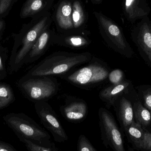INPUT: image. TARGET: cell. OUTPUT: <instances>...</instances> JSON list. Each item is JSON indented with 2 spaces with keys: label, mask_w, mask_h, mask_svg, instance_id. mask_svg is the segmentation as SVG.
Wrapping results in <instances>:
<instances>
[{
  "label": "cell",
  "mask_w": 151,
  "mask_h": 151,
  "mask_svg": "<svg viewBox=\"0 0 151 151\" xmlns=\"http://www.w3.org/2000/svg\"><path fill=\"white\" fill-rule=\"evenodd\" d=\"M92 58L89 52H55L45 58L25 76H51L63 75L76 66L88 63Z\"/></svg>",
  "instance_id": "1"
},
{
  "label": "cell",
  "mask_w": 151,
  "mask_h": 151,
  "mask_svg": "<svg viewBox=\"0 0 151 151\" xmlns=\"http://www.w3.org/2000/svg\"><path fill=\"white\" fill-rule=\"evenodd\" d=\"M3 119L19 141L27 139L39 146L48 148L55 147L49 133L25 114H8L4 116Z\"/></svg>",
  "instance_id": "2"
},
{
  "label": "cell",
  "mask_w": 151,
  "mask_h": 151,
  "mask_svg": "<svg viewBox=\"0 0 151 151\" xmlns=\"http://www.w3.org/2000/svg\"><path fill=\"white\" fill-rule=\"evenodd\" d=\"M48 17L43 18L25 33L15 40L10 58V72H16L24 65L25 59L39 36L49 25Z\"/></svg>",
  "instance_id": "3"
},
{
  "label": "cell",
  "mask_w": 151,
  "mask_h": 151,
  "mask_svg": "<svg viewBox=\"0 0 151 151\" xmlns=\"http://www.w3.org/2000/svg\"><path fill=\"white\" fill-rule=\"evenodd\" d=\"M18 86L23 94L34 103L46 101L55 96L58 91L57 80L50 76H27L22 77Z\"/></svg>",
  "instance_id": "4"
},
{
  "label": "cell",
  "mask_w": 151,
  "mask_h": 151,
  "mask_svg": "<svg viewBox=\"0 0 151 151\" xmlns=\"http://www.w3.org/2000/svg\"><path fill=\"white\" fill-rule=\"evenodd\" d=\"M88 64L67 76L65 80L82 88L96 86L108 78L110 71L105 63L92 58Z\"/></svg>",
  "instance_id": "5"
},
{
  "label": "cell",
  "mask_w": 151,
  "mask_h": 151,
  "mask_svg": "<svg viewBox=\"0 0 151 151\" xmlns=\"http://www.w3.org/2000/svg\"><path fill=\"white\" fill-rule=\"evenodd\" d=\"M94 14L107 46L123 56L131 57L133 51L120 27L102 13L95 12Z\"/></svg>",
  "instance_id": "6"
},
{
  "label": "cell",
  "mask_w": 151,
  "mask_h": 151,
  "mask_svg": "<svg viewBox=\"0 0 151 151\" xmlns=\"http://www.w3.org/2000/svg\"><path fill=\"white\" fill-rule=\"evenodd\" d=\"M98 116L103 145L114 151H125L121 132L112 114L102 107L99 110Z\"/></svg>",
  "instance_id": "7"
},
{
  "label": "cell",
  "mask_w": 151,
  "mask_h": 151,
  "mask_svg": "<svg viewBox=\"0 0 151 151\" xmlns=\"http://www.w3.org/2000/svg\"><path fill=\"white\" fill-rule=\"evenodd\" d=\"M35 108L42 124L51 133L55 142L62 143L68 141L69 137L58 117L47 101L35 102Z\"/></svg>",
  "instance_id": "8"
},
{
  "label": "cell",
  "mask_w": 151,
  "mask_h": 151,
  "mask_svg": "<svg viewBox=\"0 0 151 151\" xmlns=\"http://www.w3.org/2000/svg\"><path fill=\"white\" fill-rule=\"evenodd\" d=\"M134 41L144 52L151 63V20L149 17L141 19L132 30Z\"/></svg>",
  "instance_id": "9"
},
{
  "label": "cell",
  "mask_w": 151,
  "mask_h": 151,
  "mask_svg": "<svg viewBox=\"0 0 151 151\" xmlns=\"http://www.w3.org/2000/svg\"><path fill=\"white\" fill-rule=\"evenodd\" d=\"M61 114L70 122L77 123L83 121L87 117L88 107L84 100L74 98L66 101L60 107Z\"/></svg>",
  "instance_id": "10"
},
{
  "label": "cell",
  "mask_w": 151,
  "mask_h": 151,
  "mask_svg": "<svg viewBox=\"0 0 151 151\" xmlns=\"http://www.w3.org/2000/svg\"><path fill=\"white\" fill-rule=\"evenodd\" d=\"M123 9L125 17L132 24L149 17L151 12L149 0H124Z\"/></svg>",
  "instance_id": "11"
},
{
  "label": "cell",
  "mask_w": 151,
  "mask_h": 151,
  "mask_svg": "<svg viewBox=\"0 0 151 151\" xmlns=\"http://www.w3.org/2000/svg\"><path fill=\"white\" fill-rule=\"evenodd\" d=\"M53 35L48 29H46L40 35L38 40L27 54L24 64L34 63L40 58L52 44Z\"/></svg>",
  "instance_id": "12"
},
{
  "label": "cell",
  "mask_w": 151,
  "mask_h": 151,
  "mask_svg": "<svg viewBox=\"0 0 151 151\" xmlns=\"http://www.w3.org/2000/svg\"><path fill=\"white\" fill-rule=\"evenodd\" d=\"M130 83L127 81H124L117 84H112L106 87L99 92V98L109 108L113 106L115 101L120 97L127 93L129 88Z\"/></svg>",
  "instance_id": "13"
},
{
  "label": "cell",
  "mask_w": 151,
  "mask_h": 151,
  "mask_svg": "<svg viewBox=\"0 0 151 151\" xmlns=\"http://www.w3.org/2000/svg\"><path fill=\"white\" fill-rule=\"evenodd\" d=\"M91 41L88 37L80 35H53L52 44L74 49L86 47L90 44Z\"/></svg>",
  "instance_id": "14"
},
{
  "label": "cell",
  "mask_w": 151,
  "mask_h": 151,
  "mask_svg": "<svg viewBox=\"0 0 151 151\" xmlns=\"http://www.w3.org/2000/svg\"><path fill=\"white\" fill-rule=\"evenodd\" d=\"M116 111L119 121L124 130L127 129L134 121V109L131 102L122 97L120 99Z\"/></svg>",
  "instance_id": "15"
},
{
  "label": "cell",
  "mask_w": 151,
  "mask_h": 151,
  "mask_svg": "<svg viewBox=\"0 0 151 151\" xmlns=\"http://www.w3.org/2000/svg\"><path fill=\"white\" fill-rule=\"evenodd\" d=\"M72 14V6L70 2L64 1L59 4L57 11L56 19L60 28L65 30L73 28Z\"/></svg>",
  "instance_id": "16"
},
{
  "label": "cell",
  "mask_w": 151,
  "mask_h": 151,
  "mask_svg": "<svg viewBox=\"0 0 151 151\" xmlns=\"http://www.w3.org/2000/svg\"><path fill=\"white\" fill-rule=\"evenodd\" d=\"M125 131L134 146L137 149L142 150L145 134V131L143 129L142 125L134 121Z\"/></svg>",
  "instance_id": "17"
},
{
  "label": "cell",
  "mask_w": 151,
  "mask_h": 151,
  "mask_svg": "<svg viewBox=\"0 0 151 151\" xmlns=\"http://www.w3.org/2000/svg\"><path fill=\"white\" fill-rule=\"evenodd\" d=\"M134 117L137 122L143 127H148L151 122L150 111L144 107L141 103L135 104L134 108Z\"/></svg>",
  "instance_id": "18"
},
{
  "label": "cell",
  "mask_w": 151,
  "mask_h": 151,
  "mask_svg": "<svg viewBox=\"0 0 151 151\" xmlns=\"http://www.w3.org/2000/svg\"><path fill=\"white\" fill-rule=\"evenodd\" d=\"M15 100L12 87L5 83H0V110L6 108Z\"/></svg>",
  "instance_id": "19"
},
{
  "label": "cell",
  "mask_w": 151,
  "mask_h": 151,
  "mask_svg": "<svg viewBox=\"0 0 151 151\" xmlns=\"http://www.w3.org/2000/svg\"><path fill=\"white\" fill-rule=\"evenodd\" d=\"M45 5L43 0H27L20 13L22 18L34 15L41 10Z\"/></svg>",
  "instance_id": "20"
},
{
  "label": "cell",
  "mask_w": 151,
  "mask_h": 151,
  "mask_svg": "<svg viewBox=\"0 0 151 151\" xmlns=\"http://www.w3.org/2000/svg\"><path fill=\"white\" fill-rule=\"evenodd\" d=\"M72 19L73 28H78L84 23L85 19L84 12L81 4L79 1H75L73 3Z\"/></svg>",
  "instance_id": "21"
},
{
  "label": "cell",
  "mask_w": 151,
  "mask_h": 151,
  "mask_svg": "<svg viewBox=\"0 0 151 151\" xmlns=\"http://www.w3.org/2000/svg\"><path fill=\"white\" fill-rule=\"evenodd\" d=\"M77 150V151H98L88 138L83 134L80 135L78 137Z\"/></svg>",
  "instance_id": "22"
},
{
  "label": "cell",
  "mask_w": 151,
  "mask_h": 151,
  "mask_svg": "<svg viewBox=\"0 0 151 151\" xmlns=\"http://www.w3.org/2000/svg\"><path fill=\"white\" fill-rule=\"evenodd\" d=\"M20 142H23L25 145L28 151H58L56 148H46L39 146L27 139H22Z\"/></svg>",
  "instance_id": "23"
},
{
  "label": "cell",
  "mask_w": 151,
  "mask_h": 151,
  "mask_svg": "<svg viewBox=\"0 0 151 151\" xmlns=\"http://www.w3.org/2000/svg\"><path fill=\"white\" fill-rule=\"evenodd\" d=\"M124 77L123 71L119 69H116L109 73L108 78L112 84H117L124 81Z\"/></svg>",
  "instance_id": "24"
},
{
  "label": "cell",
  "mask_w": 151,
  "mask_h": 151,
  "mask_svg": "<svg viewBox=\"0 0 151 151\" xmlns=\"http://www.w3.org/2000/svg\"><path fill=\"white\" fill-rule=\"evenodd\" d=\"M8 58V50L6 48L0 46V73L6 77L7 76L5 63Z\"/></svg>",
  "instance_id": "25"
},
{
  "label": "cell",
  "mask_w": 151,
  "mask_h": 151,
  "mask_svg": "<svg viewBox=\"0 0 151 151\" xmlns=\"http://www.w3.org/2000/svg\"><path fill=\"white\" fill-rule=\"evenodd\" d=\"M142 150L151 151V133L145 132L144 142Z\"/></svg>",
  "instance_id": "26"
},
{
  "label": "cell",
  "mask_w": 151,
  "mask_h": 151,
  "mask_svg": "<svg viewBox=\"0 0 151 151\" xmlns=\"http://www.w3.org/2000/svg\"><path fill=\"white\" fill-rule=\"evenodd\" d=\"M144 99L145 107L151 111V89L145 91L144 94Z\"/></svg>",
  "instance_id": "27"
},
{
  "label": "cell",
  "mask_w": 151,
  "mask_h": 151,
  "mask_svg": "<svg viewBox=\"0 0 151 151\" xmlns=\"http://www.w3.org/2000/svg\"><path fill=\"white\" fill-rule=\"evenodd\" d=\"M12 0H0V14H3L8 10Z\"/></svg>",
  "instance_id": "28"
},
{
  "label": "cell",
  "mask_w": 151,
  "mask_h": 151,
  "mask_svg": "<svg viewBox=\"0 0 151 151\" xmlns=\"http://www.w3.org/2000/svg\"><path fill=\"white\" fill-rule=\"evenodd\" d=\"M0 151H18L13 146L8 143L0 141Z\"/></svg>",
  "instance_id": "29"
},
{
  "label": "cell",
  "mask_w": 151,
  "mask_h": 151,
  "mask_svg": "<svg viewBox=\"0 0 151 151\" xmlns=\"http://www.w3.org/2000/svg\"><path fill=\"white\" fill-rule=\"evenodd\" d=\"M4 22L3 20H0V32L1 31L2 28H3L4 26Z\"/></svg>",
  "instance_id": "30"
},
{
  "label": "cell",
  "mask_w": 151,
  "mask_h": 151,
  "mask_svg": "<svg viewBox=\"0 0 151 151\" xmlns=\"http://www.w3.org/2000/svg\"><path fill=\"white\" fill-rule=\"evenodd\" d=\"M5 76H4L3 75L2 73H0V80H2V79H4V78H5Z\"/></svg>",
  "instance_id": "31"
},
{
  "label": "cell",
  "mask_w": 151,
  "mask_h": 151,
  "mask_svg": "<svg viewBox=\"0 0 151 151\" xmlns=\"http://www.w3.org/2000/svg\"><path fill=\"white\" fill-rule=\"evenodd\" d=\"M128 150L129 151H134L131 148L129 147H128Z\"/></svg>",
  "instance_id": "32"
},
{
  "label": "cell",
  "mask_w": 151,
  "mask_h": 151,
  "mask_svg": "<svg viewBox=\"0 0 151 151\" xmlns=\"http://www.w3.org/2000/svg\"><path fill=\"white\" fill-rule=\"evenodd\" d=\"M95 1H96L97 2H99L100 1H101V0H95Z\"/></svg>",
  "instance_id": "33"
},
{
  "label": "cell",
  "mask_w": 151,
  "mask_h": 151,
  "mask_svg": "<svg viewBox=\"0 0 151 151\" xmlns=\"http://www.w3.org/2000/svg\"></svg>",
  "instance_id": "34"
}]
</instances>
